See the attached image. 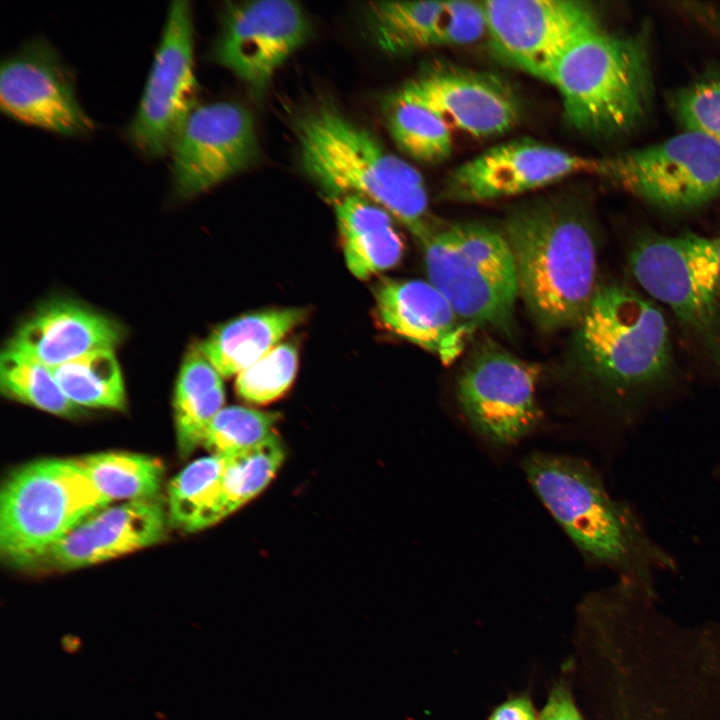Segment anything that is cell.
<instances>
[{
  "instance_id": "52a82bcc",
  "label": "cell",
  "mask_w": 720,
  "mask_h": 720,
  "mask_svg": "<svg viewBox=\"0 0 720 720\" xmlns=\"http://www.w3.org/2000/svg\"><path fill=\"white\" fill-rule=\"evenodd\" d=\"M110 505L78 459H42L22 465L0 493V552L24 569L91 514Z\"/></svg>"
},
{
  "instance_id": "5b68a950",
  "label": "cell",
  "mask_w": 720,
  "mask_h": 720,
  "mask_svg": "<svg viewBox=\"0 0 720 720\" xmlns=\"http://www.w3.org/2000/svg\"><path fill=\"white\" fill-rule=\"evenodd\" d=\"M588 371L616 392H639L664 380L672 365L669 329L653 300L620 284L597 287L578 324Z\"/></svg>"
},
{
  "instance_id": "d6a6232c",
  "label": "cell",
  "mask_w": 720,
  "mask_h": 720,
  "mask_svg": "<svg viewBox=\"0 0 720 720\" xmlns=\"http://www.w3.org/2000/svg\"><path fill=\"white\" fill-rule=\"evenodd\" d=\"M667 105L682 130L720 142V74L709 73L671 91Z\"/></svg>"
},
{
  "instance_id": "cb8c5ba5",
  "label": "cell",
  "mask_w": 720,
  "mask_h": 720,
  "mask_svg": "<svg viewBox=\"0 0 720 720\" xmlns=\"http://www.w3.org/2000/svg\"><path fill=\"white\" fill-rule=\"evenodd\" d=\"M285 457L275 434L247 450L228 454L217 499L206 528L218 523L260 494L272 481Z\"/></svg>"
},
{
  "instance_id": "f1b7e54d",
  "label": "cell",
  "mask_w": 720,
  "mask_h": 720,
  "mask_svg": "<svg viewBox=\"0 0 720 720\" xmlns=\"http://www.w3.org/2000/svg\"><path fill=\"white\" fill-rule=\"evenodd\" d=\"M227 461L228 454L199 458L171 480L167 495L169 525L187 532L206 528Z\"/></svg>"
},
{
  "instance_id": "83f0119b",
  "label": "cell",
  "mask_w": 720,
  "mask_h": 720,
  "mask_svg": "<svg viewBox=\"0 0 720 720\" xmlns=\"http://www.w3.org/2000/svg\"><path fill=\"white\" fill-rule=\"evenodd\" d=\"M384 114L392 138L410 157L439 163L452 153L451 128L425 106L394 91L385 102Z\"/></svg>"
},
{
  "instance_id": "ac0fdd59",
  "label": "cell",
  "mask_w": 720,
  "mask_h": 720,
  "mask_svg": "<svg viewBox=\"0 0 720 720\" xmlns=\"http://www.w3.org/2000/svg\"><path fill=\"white\" fill-rule=\"evenodd\" d=\"M169 519L159 497L108 505L81 521L24 569L68 571L84 568L159 543Z\"/></svg>"
},
{
  "instance_id": "4dcf8cb0",
  "label": "cell",
  "mask_w": 720,
  "mask_h": 720,
  "mask_svg": "<svg viewBox=\"0 0 720 720\" xmlns=\"http://www.w3.org/2000/svg\"><path fill=\"white\" fill-rule=\"evenodd\" d=\"M277 415L243 406L223 407L212 419L202 446L211 454H234L275 435Z\"/></svg>"
},
{
  "instance_id": "4316f807",
  "label": "cell",
  "mask_w": 720,
  "mask_h": 720,
  "mask_svg": "<svg viewBox=\"0 0 720 720\" xmlns=\"http://www.w3.org/2000/svg\"><path fill=\"white\" fill-rule=\"evenodd\" d=\"M113 350L92 351L50 368L64 395L79 408H126L124 381Z\"/></svg>"
},
{
  "instance_id": "3957f363",
  "label": "cell",
  "mask_w": 720,
  "mask_h": 720,
  "mask_svg": "<svg viewBox=\"0 0 720 720\" xmlns=\"http://www.w3.org/2000/svg\"><path fill=\"white\" fill-rule=\"evenodd\" d=\"M296 135L305 172L335 200L363 197L388 211L419 242L436 227L421 173L336 109L324 106L305 114Z\"/></svg>"
},
{
  "instance_id": "2e32d148",
  "label": "cell",
  "mask_w": 720,
  "mask_h": 720,
  "mask_svg": "<svg viewBox=\"0 0 720 720\" xmlns=\"http://www.w3.org/2000/svg\"><path fill=\"white\" fill-rule=\"evenodd\" d=\"M596 164V158L537 141H510L455 168L444 183L442 197L458 202H483L515 196L570 175H593Z\"/></svg>"
},
{
  "instance_id": "836d02e7",
  "label": "cell",
  "mask_w": 720,
  "mask_h": 720,
  "mask_svg": "<svg viewBox=\"0 0 720 720\" xmlns=\"http://www.w3.org/2000/svg\"><path fill=\"white\" fill-rule=\"evenodd\" d=\"M487 34L482 1H443L436 46H461L476 42Z\"/></svg>"
},
{
  "instance_id": "7402d4cb",
  "label": "cell",
  "mask_w": 720,
  "mask_h": 720,
  "mask_svg": "<svg viewBox=\"0 0 720 720\" xmlns=\"http://www.w3.org/2000/svg\"><path fill=\"white\" fill-rule=\"evenodd\" d=\"M305 314L296 307L245 314L217 327L197 347L222 377L237 376L279 345Z\"/></svg>"
},
{
  "instance_id": "e0dca14e",
  "label": "cell",
  "mask_w": 720,
  "mask_h": 720,
  "mask_svg": "<svg viewBox=\"0 0 720 720\" xmlns=\"http://www.w3.org/2000/svg\"><path fill=\"white\" fill-rule=\"evenodd\" d=\"M437 114L451 129L489 137L512 129L520 103L498 75L454 66H431L396 90Z\"/></svg>"
},
{
  "instance_id": "f546056e",
  "label": "cell",
  "mask_w": 720,
  "mask_h": 720,
  "mask_svg": "<svg viewBox=\"0 0 720 720\" xmlns=\"http://www.w3.org/2000/svg\"><path fill=\"white\" fill-rule=\"evenodd\" d=\"M0 387L8 398L53 415L74 417L81 411L64 395L49 367L7 347L0 357Z\"/></svg>"
},
{
  "instance_id": "ffe728a7",
  "label": "cell",
  "mask_w": 720,
  "mask_h": 720,
  "mask_svg": "<svg viewBox=\"0 0 720 720\" xmlns=\"http://www.w3.org/2000/svg\"><path fill=\"white\" fill-rule=\"evenodd\" d=\"M120 324L86 305L54 299L41 305L16 330L7 348L52 368L86 353L114 349Z\"/></svg>"
},
{
  "instance_id": "8fae6325",
  "label": "cell",
  "mask_w": 720,
  "mask_h": 720,
  "mask_svg": "<svg viewBox=\"0 0 720 720\" xmlns=\"http://www.w3.org/2000/svg\"><path fill=\"white\" fill-rule=\"evenodd\" d=\"M193 16L188 1L169 4L162 36L127 137L149 157L170 151L185 118L196 106Z\"/></svg>"
},
{
  "instance_id": "6da1fadb",
  "label": "cell",
  "mask_w": 720,
  "mask_h": 720,
  "mask_svg": "<svg viewBox=\"0 0 720 720\" xmlns=\"http://www.w3.org/2000/svg\"><path fill=\"white\" fill-rule=\"evenodd\" d=\"M502 232L536 323L546 331L578 326L597 289L595 239L583 210L538 200L513 210Z\"/></svg>"
},
{
  "instance_id": "603a6c76",
  "label": "cell",
  "mask_w": 720,
  "mask_h": 720,
  "mask_svg": "<svg viewBox=\"0 0 720 720\" xmlns=\"http://www.w3.org/2000/svg\"><path fill=\"white\" fill-rule=\"evenodd\" d=\"M223 377L198 347L187 353L179 370L173 408L177 446L181 456H189L202 446L206 430L223 408Z\"/></svg>"
},
{
  "instance_id": "9c48e42d",
  "label": "cell",
  "mask_w": 720,
  "mask_h": 720,
  "mask_svg": "<svg viewBox=\"0 0 720 720\" xmlns=\"http://www.w3.org/2000/svg\"><path fill=\"white\" fill-rule=\"evenodd\" d=\"M596 160L593 175L664 211H690L720 198V142L699 132L681 130Z\"/></svg>"
},
{
  "instance_id": "ba28073f",
  "label": "cell",
  "mask_w": 720,
  "mask_h": 720,
  "mask_svg": "<svg viewBox=\"0 0 720 720\" xmlns=\"http://www.w3.org/2000/svg\"><path fill=\"white\" fill-rule=\"evenodd\" d=\"M628 261L643 290L668 306L720 364L717 239L692 232H645L633 241Z\"/></svg>"
},
{
  "instance_id": "9a60e30c",
  "label": "cell",
  "mask_w": 720,
  "mask_h": 720,
  "mask_svg": "<svg viewBox=\"0 0 720 720\" xmlns=\"http://www.w3.org/2000/svg\"><path fill=\"white\" fill-rule=\"evenodd\" d=\"M0 105L10 118L64 136H86L94 129L70 71L42 39L26 42L2 62Z\"/></svg>"
},
{
  "instance_id": "277c9868",
  "label": "cell",
  "mask_w": 720,
  "mask_h": 720,
  "mask_svg": "<svg viewBox=\"0 0 720 720\" xmlns=\"http://www.w3.org/2000/svg\"><path fill=\"white\" fill-rule=\"evenodd\" d=\"M648 29L610 33L597 26L558 61L549 83L568 123L589 136L612 138L638 128L653 100Z\"/></svg>"
},
{
  "instance_id": "74e56055",
  "label": "cell",
  "mask_w": 720,
  "mask_h": 720,
  "mask_svg": "<svg viewBox=\"0 0 720 720\" xmlns=\"http://www.w3.org/2000/svg\"><path fill=\"white\" fill-rule=\"evenodd\" d=\"M717 242H718V248H719V258H720V237H719V238H717Z\"/></svg>"
},
{
  "instance_id": "d590c367",
  "label": "cell",
  "mask_w": 720,
  "mask_h": 720,
  "mask_svg": "<svg viewBox=\"0 0 720 720\" xmlns=\"http://www.w3.org/2000/svg\"><path fill=\"white\" fill-rule=\"evenodd\" d=\"M687 20L720 43V7L696 1L687 9Z\"/></svg>"
},
{
  "instance_id": "484cf974",
  "label": "cell",
  "mask_w": 720,
  "mask_h": 720,
  "mask_svg": "<svg viewBox=\"0 0 720 720\" xmlns=\"http://www.w3.org/2000/svg\"><path fill=\"white\" fill-rule=\"evenodd\" d=\"M77 459L89 481L109 504L158 496L164 469L156 458L111 451Z\"/></svg>"
},
{
  "instance_id": "4fadbf2b",
  "label": "cell",
  "mask_w": 720,
  "mask_h": 720,
  "mask_svg": "<svg viewBox=\"0 0 720 720\" xmlns=\"http://www.w3.org/2000/svg\"><path fill=\"white\" fill-rule=\"evenodd\" d=\"M176 197L198 195L248 168L258 155L252 114L233 102L195 106L171 148Z\"/></svg>"
},
{
  "instance_id": "d4e9b609",
  "label": "cell",
  "mask_w": 720,
  "mask_h": 720,
  "mask_svg": "<svg viewBox=\"0 0 720 720\" xmlns=\"http://www.w3.org/2000/svg\"><path fill=\"white\" fill-rule=\"evenodd\" d=\"M442 8L443 1L372 2L366 16L377 45L400 55L436 46Z\"/></svg>"
},
{
  "instance_id": "30bf717a",
  "label": "cell",
  "mask_w": 720,
  "mask_h": 720,
  "mask_svg": "<svg viewBox=\"0 0 720 720\" xmlns=\"http://www.w3.org/2000/svg\"><path fill=\"white\" fill-rule=\"evenodd\" d=\"M540 368L484 341L467 358L456 384L459 406L474 431L496 447H509L539 423Z\"/></svg>"
},
{
  "instance_id": "e575fe53",
  "label": "cell",
  "mask_w": 720,
  "mask_h": 720,
  "mask_svg": "<svg viewBox=\"0 0 720 720\" xmlns=\"http://www.w3.org/2000/svg\"><path fill=\"white\" fill-rule=\"evenodd\" d=\"M538 720H583L570 692L563 686L555 687Z\"/></svg>"
},
{
  "instance_id": "5bb4252c",
  "label": "cell",
  "mask_w": 720,
  "mask_h": 720,
  "mask_svg": "<svg viewBox=\"0 0 720 720\" xmlns=\"http://www.w3.org/2000/svg\"><path fill=\"white\" fill-rule=\"evenodd\" d=\"M309 33L308 18L296 2L229 3L212 57L253 90L262 92Z\"/></svg>"
},
{
  "instance_id": "1f68e13d",
  "label": "cell",
  "mask_w": 720,
  "mask_h": 720,
  "mask_svg": "<svg viewBox=\"0 0 720 720\" xmlns=\"http://www.w3.org/2000/svg\"><path fill=\"white\" fill-rule=\"evenodd\" d=\"M297 365L298 351L295 345L280 343L236 376V392L249 403H270L281 397L292 385Z\"/></svg>"
},
{
  "instance_id": "8992f818",
  "label": "cell",
  "mask_w": 720,
  "mask_h": 720,
  "mask_svg": "<svg viewBox=\"0 0 720 720\" xmlns=\"http://www.w3.org/2000/svg\"><path fill=\"white\" fill-rule=\"evenodd\" d=\"M420 244L429 282L474 329L508 331L519 296L502 231L476 223L437 225Z\"/></svg>"
},
{
  "instance_id": "44dd1931",
  "label": "cell",
  "mask_w": 720,
  "mask_h": 720,
  "mask_svg": "<svg viewBox=\"0 0 720 720\" xmlns=\"http://www.w3.org/2000/svg\"><path fill=\"white\" fill-rule=\"evenodd\" d=\"M335 212L345 262L355 277L366 279L399 263L404 243L388 211L347 195L336 199Z\"/></svg>"
},
{
  "instance_id": "d6986e66",
  "label": "cell",
  "mask_w": 720,
  "mask_h": 720,
  "mask_svg": "<svg viewBox=\"0 0 720 720\" xmlns=\"http://www.w3.org/2000/svg\"><path fill=\"white\" fill-rule=\"evenodd\" d=\"M376 311L383 326L450 365L473 331L429 282L386 279L376 288Z\"/></svg>"
},
{
  "instance_id": "8d00e7d4",
  "label": "cell",
  "mask_w": 720,
  "mask_h": 720,
  "mask_svg": "<svg viewBox=\"0 0 720 720\" xmlns=\"http://www.w3.org/2000/svg\"><path fill=\"white\" fill-rule=\"evenodd\" d=\"M488 720H536V717L529 699L516 697L497 707Z\"/></svg>"
},
{
  "instance_id": "7a4b0ae2",
  "label": "cell",
  "mask_w": 720,
  "mask_h": 720,
  "mask_svg": "<svg viewBox=\"0 0 720 720\" xmlns=\"http://www.w3.org/2000/svg\"><path fill=\"white\" fill-rule=\"evenodd\" d=\"M530 486L584 557L621 578L653 584L674 561L650 536L631 508L610 495L584 461L534 452L522 461Z\"/></svg>"
},
{
  "instance_id": "7c38bea8",
  "label": "cell",
  "mask_w": 720,
  "mask_h": 720,
  "mask_svg": "<svg viewBox=\"0 0 720 720\" xmlns=\"http://www.w3.org/2000/svg\"><path fill=\"white\" fill-rule=\"evenodd\" d=\"M487 35L504 62L549 82L564 53L599 26L593 8L572 0L482 1Z\"/></svg>"
}]
</instances>
